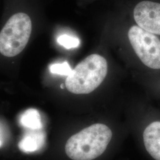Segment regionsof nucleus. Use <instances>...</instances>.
<instances>
[{
  "label": "nucleus",
  "mask_w": 160,
  "mask_h": 160,
  "mask_svg": "<svg viewBox=\"0 0 160 160\" xmlns=\"http://www.w3.org/2000/svg\"><path fill=\"white\" fill-rule=\"evenodd\" d=\"M32 22L28 14L18 12L10 17L0 33V52L14 57L23 51L32 33Z\"/></svg>",
  "instance_id": "obj_3"
},
{
  "label": "nucleus",
  "mask_w": 160,
  "mask_h": 160,
  "mask_svg": "<svg viewBox=\"0 0 160 160\" xmlns=\"http://www.w3.org/2000/svg\"><path fill=\"white\" fill-rule=\"evenodd\" d=\"M112 138V132L108 126L96 123L69 138L65 151L72 160H94L106 151Z\"/></svg>",
  "instance_id": "obj_1"
},
{
  "label": "nucleus",
  "mask_w": 160,
  "mask_h": 160,
  "mask_svg": "<svg viewBox=\"0 0 160 160\" xmlns=\"http://www.w3.org/2000/svg\"><path fill=\"white\" fill-rule=\"evenodd\" d=\"M61 88H64V87H65V86H64V84H62L61 85Z\"/></svg>",
  "instance_id": "obj_11"
},
{
  "label": "nucleus",
  "mask_w": 160,
  "mask_h": 160,
  "mask_svg": "<svg viewBox=\"0 0 160 160\" xmlns=\"http://www.w3.org/2000/svg\"><path fill=\"white\" fill-rule=\"evenodd\" d=\"M146 150L155 160H160V121L150 123L143 133Z\"/></svg>",
  "instance_id": "obj_6"
},
{
  "label": "nucleus",
  "mask_w": 160,
  "mask_h": 160,
  "mask_svg": "<svg viewBox=\"0 0 160 160\" xmlns=\"http://www.w3.org/2000/svg\"><path fill=\"white\" fill-rule=\"evenodd\" d=\"M20 122L23 126L34 130L39 129L42 127L40 114L34 109L25 111L21 116Z\"/></svg>",
  "instance_id": "obj_7"
},
{
  "label": "nucleus",
  "mask_w": 160,
  "mask_h": 160,
  "mask_svg": "<svg viewBox=\"0 0 160 160\" xmlns=\"http://www.w3.org/2000/svg\"><path fill=\"white\" fill-rule=\"evenodd\" d=\"M57 41L59 45L67 49L77 48L80 45V40L78 38L67 34H62L59 36Z\"/></svg>",
  "instance_id": "obj_9"
},
{
  "label": "nucleus",
  "mask_w": 160,
  "mask_h": 160,
  "mask_svg": "<svg viewBox=\"0 0 160 160\" xmlns=\"http://www.w3.org/2000/svg\"><path fill=\"white\" fill-rule=\"evenodd\" d=\"M38 138L33 135L26 136L18 144L19 148L23 152H34L39 147Z\"/></svg>",
  "instance_id": "obj_8"
},
{
  "label": "nucleus",
  "mask_w": 160,
  "mask_h": 160,
  "mask_svg": "<svg viewBox=\"0 0 160 160\" xmlns=\"http://www.w3.org/2000/svg\"><path fill=\"white\" fill-rule=\"evenodd\" d=\"M132 47L141 62L152 69H160V40L154 34L133 26L128 32Z\"/></svg>",
  "instance_id": "obj_4"
},
{
  "label": "nucleus",
  "mask_w": 160,
  "mask_h": 160,
  "mask_svg": "<svg viewBox=\"0 0 160 160\" xmlns=\"http://www.w3.org/2000/svg\"><path fill=\"white\" fill-rule=\"evenodd\" d=\"M49 70L52 74L67 75V77L71 74L72 71V69L67 62L52 64L50 66Z\"/></svg>",
  "instance_id": "obj_10"
},
{
  "label": "nucleus",
  "mask_w": 160,
  "mask_h": 160,
  "mask_svg": "<svg viewBox=\"0 0 160 160\" xmlns=\"http://www.w3.org/2000/svg\"><path fill=\"white\" fill-rule=\"evenodd\" d=\"M107 73L106 59L97 54L90 55L72 69L66 79L65 86L74 94H89L102 83Z\"/></svg>",
  "instance_id": "obj_2"
},
{
  "label": "nucleus",
  "mask_w": 160,
  "mask_h": 160,
  "mask_svg": "<svg viewBox=\"0 0 160 160\" xmlns=\"http://www.w3.org/2000/svg\"><path fill=\"white\" fill-rule=\"evenodd\" d=\"M138 26L152 34L160 35V4L144 1L139 2L133 10Z\"/></svg>",
  "instance_id": "obj_5"
}]
</instances>
